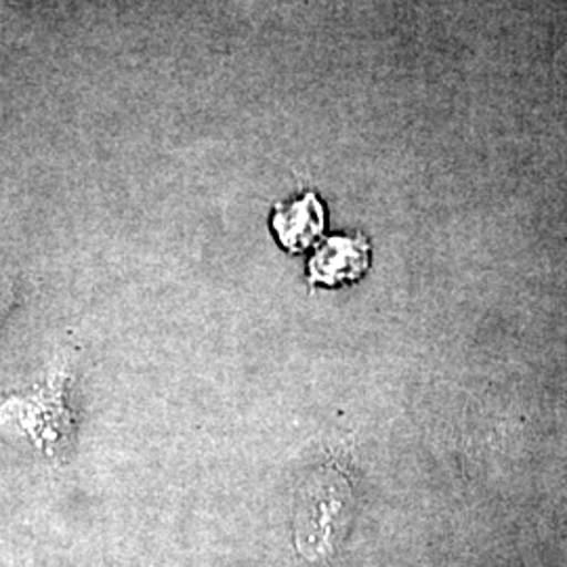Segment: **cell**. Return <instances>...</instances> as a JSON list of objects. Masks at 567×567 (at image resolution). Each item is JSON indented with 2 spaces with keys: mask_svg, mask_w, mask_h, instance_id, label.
Listing matches in <instances>:
<instances>
[{
  "mask_svg": "<svg viewBox=\"0 0 567 567\" xmlns=\"http://www.w3.org/2000/svg\"><path fill=\"white\" fill-rule=\"evenodd\" d=\"M368 267V244L362 238H330L309 264L313 282L337 284L358 280Z\"/></svg>",
  "mask_w": 567,
  "mask_h": 567,
  "instance_id": "obj_1",
  "label": "cell"
},
{
  "mask_svg": "<svg viewBox=\"0 0 567 567\" xmlns=\"http://www.w3.org/2000/svg\"><path fill=\"white\" fill-rule=\"evenodd\" d=\"M271 225L284 248L301 252L320 238L324 229V206L316 194H305L301 200L276 208Z\"/></svg>",
  "mask_w": 567,
  "mask_h": 567,
  "instance_id": "obj_2",
  "label": "cell"
},
{
  "mask_svg": "<svg viewBox=\"0 0 567 567\" xmlns=\"http://www.w3.org/2000/svg\"><path fill=\"white\" fill-rule=\"evenodd\" d=\"M9 303H11V301H9V299H7V295L0 290V318L7 313V307H9Z\"/></svg>",
  "mask_w": 567,
  "mask_h": 567,
  "instance_id": "obj_3",
  "label": "cell"
}]
</instances>
